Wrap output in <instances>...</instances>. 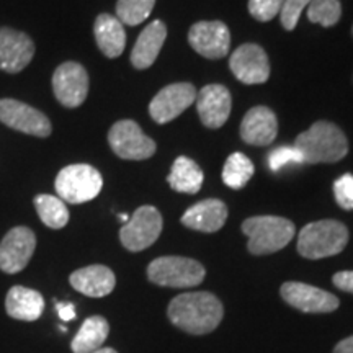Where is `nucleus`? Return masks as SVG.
<instances>
[{
    "label": "nucleus",
    "instance_id": "18",
    "mask_svg": "<svg viewBox=\"0 0 353 353\" xmlns=\"http://www.w3.org/2000/svg\"><path fill=\"white\" fill-rule=\"evenodd\" d=\"M278 121L268 107H254L241 123V138L250 145H268L276 138Z\"/></svg>",
    "mask_w": 353,
    "mask_h": 353
},
{
    "label": "nucleus",
    "instance_id": "8",
    "mask_svg": "<svg viewBox=\"0 0 353 353\" xmlns=\"http://www.w3.org/2000/svg\"><path fill=\"white\" fill-rule=\"evenodd\" d=\"M164 221L154 206H141L120 229V241L130 252H141L151 247L162 232Z\"/></svg>",
    "mask_w": 353,
    "mask_h": 353
},
{
    "label": "nucleus",
    "instance_id": "27",
    "mask_svg": "<svg viewBox=\"0 0 353 353\" xmlns=\"http://www.w3.org/2000/svg\"><path fill=\"white\" fill-rule=\"evenodd\" d=\"M254 172L255 169L252 161H250L245 154L232 152L231 156L226 159V162H224L223 182L232 190L244 188L247 182L252 179Z\"/></svg>",
    "mask_w": 353,
    "mask_h": 353
},
{
    "label": "nucleus",
    "instance_id": "10",
    "mask_svg": "<svg viewBox=\"0 0 353 353\" xmlns=\"http://www.w3.org/2000/svg\"><path fill=\"white\" fill-rule=\"evenodd\" d=\"M88 74L82 64L68 61L52 74V92L65 108H77L88 95Z\"/></svg>",
    "mask_w": 353,
    "mask_h": 353
},
{
    "label": "nucleus",
    "instance_id": "6",
    "mask_svg": "<svg viewBox=\"0 0 353 353\" xmlns=\"http://www.w3.org/2000/svg\"><path fill=\"white\" fill-rule=\"evenodd\" d=\"M205 267L187 257L167 255L152 260L148 267V278L154 285L167 288H192L205 280Z\"/></svg>",
    "mask_w": 353,
    "mask_h": 353
},
{
    "label": "nucleus",
    "instance_id": "28",
    "mask_svg": "<svg viewBox=\"0 0 353 353\" xmlns=\"http://www.w3.org/2000/svg\"><path fill=\"white\" fill-rule=\"evenodd\" d=\"M156 0H118L117 19L123 25L136 26L149 19Z\"/></svg>",
    "mask_w": 353,
    "mask_h": 353
},
{
    "label": "nucleus",
    "instance_id": "16",
    "mask_svg": "<svg viewBox=\"0 0 353 353\" xmlns=\"http://www.w3.org/2000/svg\"><path fill=\"white\" fill-rule=\"evenodd\" d=\"M33 56L34 43L28 34L8 26L0 28V70L19 74L32 63Z\"/></svg>",
    "mask_w": 353,
    "mask_h": 353
},
{
    "label": "nucleus",
    "instance_id": "37",
    "mask_svg": "<svg viewBox=\"0 0 353 353\" xmlns=\"http://www.w3.org/2000/svg\"><path fill=\"white\" fill-rule=\"evenodd\" d=\"M92 353H118V352L108 347V348H99V350H95V352H92Z\"/></svg>",
    "mask_w": 353,
    "mask_h": 353
},
{
    "label": "nucleus",
    "instance_id": "11",
    "mask_svg": "<svg viewBox=\"0 0 353 353\" xmlns=\"http://www.w3.org/2000/svg\"><path fill=\"white\" fill-rule=\"evenodd\" d=\"M196 88L188 82L170 83L154 97L149 105V114L159 125H165L180 117L190 105L195 103Z\"/></svg>",
    "mask_w": 353,
    "mask_h": 353
},
{
    "label": "nucleus",
    "instance_id": "3",
    "mask_svg": "<svg viewBox=\"0 0 353 353\" xmlns=\"http://www.w3.org/2000/svg\"><path fill=\"white\" fill-rule=\"evenodd\" d=\"M348 229L335 219L309 223L298 236V252L304 259L319 260L341 254L347 247Z\"/></svg>",
    "mask_w": 353,
    "mask_h": 353
},
{
    "label": "nucleus",
    "instance_id": "9",
    "mask_svg": "<svg viewBox=\"0 0 353 353\" xmlns=\"http://www.w3.org/2000/svg\"><path fill=\"white\" fill-rule=\"evenodd\" d=\"M0 121L12 130L37 138H48L52 131L51 121L46 114L13 99L0 100Z\"/></svg>",
    "mask_w": 353,
    "mask_h": 353
},
{
    "label": "nucleus",
    "instance_id": "33",
    "mask_svg": "<svg viewBox=\"0 0 353 353\" xmlns=\"http://www.w3.org/2000/svg\"><path fill=\"white\" fill-rule=\"evenodd\" d=\"M334 195L337 205L342 210H353V175L345 174L341 179L335 180L334 183Z\"/></svg>",
    "mask_w": 353,
    "mask_h": 353
},
{
    "label": "nucleus",
    "instance_id": "29",
    "mask_svg": "<svg viewBox=\"0 0 353 353\" xmlns=\"http://www.w3.org/2000/svg\"><path fill=\"white\" fill-rule=\"evenodd\" d=\"M342 17L341 0H312L307 6V19L325 28L339 23Z\"/></svg>",
    "mask_w": 353,
    "mask_h": 353
},
{
    "label": "nucleus",
    "instance_id": "25",
    "mask_svg": "<svg viewBox=\"0 0 353 353\" xmlns=\"http://www.w3.org/2000/svg\"><path fill=\"white\" fill-rule=\"evenodd\" d=\"M110 334L108 321L103 316H92L83 321L76 337L70 342L74 353H92L99 350Z\"/></svg>",
    "mask_w": 353,
    "mask_h": 353
},
{
    "label": "nucleus",
    "instance_id": "21",
    "mask_svg": "<svg viewBox=\"0 0 353 353\" xmlns=\"http://www.w3.org/2000/svg\"><path fill=\"white\" fill-rule=\"evenodd\" d=\"M165 38L167 26L161 20L151 21L139 34L138 41L134 43V48L131 51V64L136 69L151 68L164 46Z\"/></svg>",
    "mask_w": 353,
    "mask_h": 353
},
{
    "label": "nucleus",
    "instance_id": "35",
    "mask_svg": "<svg viewBox=\"0 0 353 353\" xmlns=\"http://www.w3.org/2000/svg\"><path fill=\"white\" fill-rule=\"evenodd\" d=\"M57 312H59V317L65 322L72 321L76 317V307H74L72 303H57L56 304Z\"/></svg>",
    "mask_w": 353,
    "mask_h": 353
},
{
    "label": "nucleus",
    "instance_id": "7",
    "mask_svg": "<svg viewBox=\"0 0 353 353\" xmlns=\"http://www.w3.org/2000/svg\"><path fill=\"white\" fill-rule=\"evenodd\" d=\"M108 144L112 151L125 161H145L152 157L157 149L156 143L132 120L114 123L108 131Z\"/></svg>",
    "mask_w": 353,
    "mask_h": 353
},
{
    "label": "nucleus",
    "instance_id": "20",
    "mask_svg": "<svg viewBox=\"0 0 353 353\" xmlns=\"http://www.w3.org/2000/svg\"><path fill=\"white\" fill-rule=\"evenodd\" d=\"M69 281L74 290L90 298L108 296L117 285L114 273L105 265H90V267L79 268L70 275Z\"/></svg>",
    "mask_w": 353,
    "mask_h": 353
},
{
    "label": "nucleus",
    "instance_id": "39",
    "mask_svg": "<svg viewBox=\"0 0 353 353\" xmlns=\"http://www.w3.org/2000/svg\"><path fill=\"white\" fill-rule=\"evenodd\" d=\"M352 33H353V28H352Z\"/></svg>",
    "mask_w": 353,
    "mask_h": 353
},
{
    "label": "nucleus",
    "instance_id": "32",
    "mask_svg": "<svg viewBox=\"0 0 353 353\" xmlns=\"http://www.w3.org/2000/svg\"><path fill=\"white\" fill-rule=\"evenodd\" d=\"M311 2L312 0H285L283 7H281V12H280V20H281V25H283V28L288 30V32L296 28L299 17H301L303 10L304 8H307V6Z\"/></svg>",
    "mask_w": 353,
    "mask_h": 353
},
{
    "label": "nucleus",
    "instance_id": "31",
    "mask_svg": "<svg viewBox=\"0 0 353 353\" xmlns=\"http://www.w3.org/2000/svg\"><path fill=\"white\" fill-rule=\"evenodd\" d=\"M285 0H249V13L259 21H270L281 12Z\"/></svg>",
    "mask_w": 353,
    "mask_h": 353
},
{
    "label": "nucleus",
    "instance_id": "1",
    "mask_svg": "<svg viewBox=\"0 0 353 353\" xmlns=\"http://www.w3.org/2000/svg\"><path fill=\"white\" fill-rule=\"evenodd\" d=\"M167 314L174 325L193 335L210 334L223 321L224 307L208 291H193L172 299Z\"/></svg>",
    "mask_w": 353,
    "mask_h": 353
},
{
    "label": "nucleus",
    "instance_id": "36",
    "mask_svg": "<svg viewBox=\"0 0 353 353\" xmlns=\"http://www.w3.org/2000/svg\"><path fill=\"white\" fill-rule=\"evenodd\" d=\"M334 353H353V335L339 342L334 348Z\"/></svg>",
    "mask_w": 353,
    "mask_h": 353
},
{
    "label": "nucleus",
    "instance_id": "4",
    "mask_svg": "<svg viewBox=\"0 0 353 353\" xmlns=\"http://www.w3.org/2000/svg\"><path fill=\"white\" fill-rule=\"evenodd\" d=\"M294 224L281 216H254L242 223V232L249 237L247 249L254 255H268L285 249L294 237Z\"/></svg>",
    "mask_w": 353,
    "mask_h": 353
},
{
    "label": "nucleus",
    "instance_id": "12",
    "mask_svg": "<svg viewBox=\"0 0 353 353\" xmlns=\"http://www.w3.org/2000/svg\"><path fill=\"white\" fill-rule=\"evenodd\" d=\"M37 249V236L32 229L19 226L6 234L0 242V270L6 273H19L32 260Z\"/></svg>",
    "mask_w": 353,
    "mask_h": 353
},
{
    "label": "nucleus",
    "instance_id": "19",
    "mask_svg": "<svg viewBox=\"0 0 353 353\" xmlns=\"http://www.w3.org/2000/svg\"><path fill=\"white\" fill-rule=\"evenodd\" d=\"M228 206L216 198L203 200L192 208H188L182 216V224L188 229L200 232H216L226 224Z\"/></svg>",
    "mask_w": 353,
    "mask_h": 353
},
{
    "label": "nucleus",
    "instance_id": "38",
    "mask_svg": "<svg viewBox=\"0 0 353 353\" xmlns=\"http://www.w3.org/2000/svg\"><path fill=\"white\" fill-rule=\"evenodd\" d=\"M118 218H120V221H123V223H128V221H130V216H128V214H125V213H123V214H120V216H118Z\"/></svg>",
    "mask_w": 353,
    "mask_h": 353
},
{
    "label": "nucleus",
    "instance_id": "30",
    "mask_svg": "<svg viewBox=\"0 0 353 353\" xmlns=\"http://www.w3.org/2000/svg\"><path fill=\"white\" fill-rule=\"evenodd\" d=\"M268 169L272 172L281 170L283 167L290 164H304L301 154L294 145H281V148L273 149V151L268 154Z\"/></svg>",
    "mask_w": 353,
    "mask_h": 353
},
{
    "label": "nucleus",
    "instance_id": "13",
    "mask_svg": "<svg viewBox=\"0 0 353 353\" xmlns=\"http://www.w3.org/2000/svg\"><path fill=\"white\" fill-rule=\"evenodd\" d=\"M229 68L237 81L245 85H259L270 77V63L267 52L254 43H245L237 48L229 59Z\"/></svg>",
    "mask_w": 353,
    "mask_h": 353
},
{
    "label": "nucleus",
    "instance_id": "34",
    "mask_svg": "<svg viewBox=\"0 0 353 353\" xmlns=\"http://www.w3.org/2000/svg\"><path fill=\"white\" fill-rule=\"evenodd\" d=\"M332 281L339 290L347 291V293H353V272L335 273Z\"/></svg>",
    "mask_w": 353,
    "mask_h": 353
},
{
    "label": "nucleus",
    "instance_id": "14",
    "mask_svg": "<svg viewBox=\"0 0 353 353\" xmlns=\"http://www.w3.org/2000/svg\"><path fill=\"white\" fill-rule=\"evenodd\" d=\"M188 43L198 54L206 59H221L229 52L231 34L226 23L219 20L198 21L190 28Z\"/></svg>",
    "mask_w": 353,
    "mask_h": 353
},
{
    "label": "nucleus",
    "instance_id": "17",
    "mask_svg": "<svg viewBox=\"0 0 353 353\" xmlns=\"http://www.w3.org/2000/svg\"><path fill=\"white\" fill-rule=\"evenodd\" d=\"M196 110L200 120L206 128L218 130L228 121L231 114V92L219 83H210L196 94Z\"/></svg>",
    "mask_w": 353,
    "mask_h": 353
},
{
    "label": "nucleus",
    "instance_id": "23",
    "mask_svg": "<svg viewBox=\"0 0 353 353\" xmlns=\"http://www.w3.org/2000/svg\"><path fill=\"white\" fill-rule=\"evenodd\" d=\"M94 34L100 51L110 59L123 54L126 46V33L125 26L117 17L110 15V13H101L97 17Z\"/></svg>",
    "mask_w": 353,
    "mask_h": 353
},
{
    "label": "nucleus",
    "instance_id": "5",
    "mask_svg": "<svg viewBox=\"0 0 353 353\" xmlns=\"http://www.w3.org/2000/svg\"><path fill=\"white\" fill-rule=\"evenodd\" d=\"M57 196L64 203L81 205L100 195L103 179L95 167L88 164H72L64 167L54 182Z\"/></svg>",
    "mask_w": 353,
    "mask_h": 353
},
{
    "label": "nucleus",
    "instance_id": "2",
    "mask_svg": "<svg viewBox=\"0 0 353 353\" xmlns=\"http://www.w3.org/2000/svg\"><path fill=\"white\" fill-rule=\"evenodd\" d=\"M294 148L304 164H334L347 156L348 141L334 123L316 121L307 131L298 134Z\"/></svg>",
    "mask_w": 353,
    "mask_h": 353
},
{
    "label": "nucleus",
    "instance_id": "22",
    "mask_svg": "<svg viewBox=\"0 0 353 353\" xmlns=\"http://www.w3.org/2000/svg\"><path fill=\"white\" fill-rule=\"evenodd\" d=\"M7 314L13 319L33 322L41 317L44 311L43 294L26 286H13L6 298Z\"/></svg>",
    "mask_w": 353,
    "mask_h": 353
},
{
    "label": "nucleus",
    "instance_id": "24",
    "mask_svg": "<svg viewBox=\"0 0 353 353\" xmlns=\"http://www.w3.org/2000/svg\"><path fill=\"white\" fill-rule=\"evenodd\" d=\"M203 170L193 159L187 156H180L175 159L172 164L170 174L167 176V182L175 192L188 193V195H195L200 192L203 187Z\"/></svg>",
    "mask_w": 353,
    "mask_h": 353
},
{
    "label": "nucleus",
    "instance_id": "26",
    "mask_svg": "<svg viewBox=\"0 0 353 353\" xmlns=\"http://www.w3.org/2000/svg\"><path fill=\"white\" fill-rule=\"evenodd\" d=\"M34 208L43 224L51 229H63L69 223V210L59 196L37 195L34 196Z\"/></svg>",
    "mask_w": 353,
    "mask_h": 353
},
{
    "label": "nucleus",
    "instance_id": "15",
    "mask_svg": "<svg viewBox=\"0 0 353 353\" xmlns=\"http://www.w3.org/2000/svg\"><path fill=\"white\" fill-rule=\"evenodd\" d=\"M281 298L290 306L301 312H311V314H321V312H332L339 307L337 296L329 291H324L316 286L299 283V281H286L281 285Z\"/></svg>",
    "mask_w": 353,
    "mask_h": 353
}]
</instances>
